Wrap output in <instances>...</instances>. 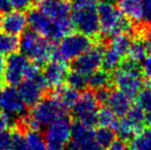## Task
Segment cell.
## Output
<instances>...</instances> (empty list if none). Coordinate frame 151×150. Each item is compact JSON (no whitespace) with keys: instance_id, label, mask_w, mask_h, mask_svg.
I'll use <instances>...</instances> for the list:
<instances>
[{"instance_id":"obj_16","label":"cell","mask_w":151,"mask_h":150,"mask_svg":"<svg viewBox=\"0 0 151 150\" xmlns=\"http://www.w3.org/2000/svg\"><path fill=\"white\" fill-rule=\"evenodd\" d=\"M27 20H28V26L33 32L47 38L50 41H56L55 23L38 8L29 10L27 14Z\"/></svg>"},{"instance_id":"obj_25","label":"cell","mask_w":151,"mask_h":150,"mask_svg":"<svg viewBox=\"0 0 151 150\" xmlns=\"http://www.w3.org/2000/svg\"><path fill=\"white\" fill-rule=\"evenodd\" d=\"M147 56L148 54L146 52V48L141 38L137 36L134 40H132L131 45L127 50V59L137 63V64H141Z\"/></svg>"},{"instance_id":"obj_44","label":"cell","mask_w":151,"mask_h":150,"mask_svg":"<svg viewBox=\"0 0 151 150\" xmlns=\"http://www.w3.org/2000/svg\"><path fill=\"white\" fill-rule=\"evenodd\" d=\"M82 1H86V0H71L72 4H75V3H79V2H82Z\"/></svg>"},{"instance_id":"obj_18","label":"cell","mask_w":151,"mask_h":150,"mask_svg":"<svg viewBox=\"0 0 151 150\" xmlns=\"http://www.w3.org/2000/svg\"><path fill=\"white\" fill-rule=\"evenodd\" d=\"M69 72V65L66 61L59 58H54L48 63H46L42 73L48 88H57L63 85Z\"/></svg>"},{"instance_id":"obj_31","label":"cell","mask_w":151,"mask_h":150,"mask_svg":"<svg viewBox=\"0 0 151 150\" xmlns=\"http://www.w3.org/2000/svg\"><path fill=\"white\" fill-rule=\"evenodd\" d=\"M88 76L82 74V73L78 72L76 70H70V72L68 73V76L66 78L68 85H70L71 88H75L77 90H86V88L88 86Z\"/></svg>"},{"instance_id":"obj_26","label":"cell","mask_w":151,"mask_h":150,"mask_svg":"<svg viewBox=\"0 0 151 150\" xmlns=\"http://www.w3.org/2000/svg\"><path fill=\"white\" fill-rule=\"evenodd\" d=\"M19 46L20 40L18 39V36L0 31V55L8 56L12 52H16Z\"/></svg>"},{"instance_id":"obj_21","label":"cell","mask_w":151,"mask_h":150,"mask_svg":"<svg viewBox=\"0 0 151 150\" xmlns=\"http://www.w3.org/2000/svg\"><path fill=\"white\" fill-rule=\"evenodd\" d=\"M142 128H140L138 126H136L129 117L127 116H122L120 117L119 120H117L115 128H114V132H115L116 136L123 141H129L137 133H139Z\"/></svg>"},{"instance_id":"obj_45","label":"cell","mask_w":151,"mask_h":150,"mask_svg":"<svg viewBox=\"0 0 151 150\" xmlns=\"http://www.w3.org/2000/svg\"><path fill=\"white\" fill-rule=\"evenodd\" d=\"M2 82H1V80H0V93H1V90H2Z\"/></svg>"},{"instance_id":"obj_28","label":"cell","mask_w":151,"mask_h":150,"mask_svg":"<svg viewBox=\"0 0 151 150\" xmlns=\"http://www.w3.org/2000/svg\"><path fill=\"white\" fill-rule=\"evenodd\" d=\"M117 116L111 109H109L106 106L99 108L97 113V124L99 126L110 128L114 130L116 123H117Z\"/></svg>"},{"instance_id":"obj_23","label":"cell","mask_w":151,"mask_h":150,"mask_svg":"<svg viewBox=\"0 0 151 150\" xmlns=\"http://www.w3.org/2000/svg\"><path fill=\"white\" fill-rule=\"evenodd\" d=\"M127 150H151V128L137 133L129 141Z\"/></svg>"},{"instance_id":"obj_43","label":"cell","mask_w":151,"mask_h":150,"mask_svg":"<svg viewBox=\"0 0 151 150\" xmlns=\"http://www.w3.org/2000/svg\"><path fill=\"white\" fill-rule=\"evenodd\" d=\"M99 1H101V2H110V3H116V2H118L119 0H99Z\"/></svg>"},{"instance_id":"obj_37","label":"cell","mask_w":151,"mask_h":150,"mask_svg":"<svg viewBox=\"0 0 151 150\" xmlns=\"http://www.w3.org/2000/svg\"><path fill=\"white\" fill-rule=\"evenodd\" d=\"M138 36L141 38V40L143 41L147 54L150 55L151 54V28L142 31L141 33H139Z\"/></svg>"},{"instance_id":"obj_9","label":"cell","mask_w":151,"mask_h":150,"mask_svg":"<svg viewBox=\"0 0 151 150\" xmlns=\"http://www.w3.org/2000/svg\"><path fill=\"white\" fill-rule=\"evenodd\" d=\"M31 61L22 52H12L5 60L3 79L8 85L18 86L26 78Z\"/></svg>"},{"instance_id":"obj_13","label":"cell","mask_w":151,"mask_h":150,"mask_svg":"<svg viewBox=\"0 0 151 150\" xmlns=\"http://www.w3.org/2000/svg\"><path fill=\"white\" fill-rule=\"evenodd\" d=\"M93 132V128L79 121L72 123L71 140L67 145V150H105L95 141Z\"/></svg>"},{"instance_id":"obj_15","label":"cell","mask_w":151,"mask_h":150,"mask_svg":"<svg viewBox=\"0 0 151 150\" xmlns=\"http://www.w3.org/2000/svg\"><path fill=\"white\" fill-rule=\"evenodd\" d=\"M37 8L54 23L71 20V0H37Z\"/></svg>"},{"instance_id":"obj_35","label":"cell","mask_w":151,"mask_h":150,"mask_svg":"<svg viewBox=\"0 0 151 150\" xmlns=\"http://www.w3.org/2000/svg\"><path fill=\"white\" fill-rule=\"evenodd\" d=\"M143 21L142 22L151 28V0H142Z\"/></svg>"},{"instance_id":"obj_1","label":"cell","mask_w":151,"mask_h":150,"mask_svg":"<svg viewBox=\"0 0 151 150\" xmlns=\"http://www.w3.org/2000/svg\"><path fill=\"white\" fill-rule=\"evenodd\" d=\"M100 33L112 38L119 34H127L133 30V24L114 3L101 2L98 4Z\"/></svg>"},{"instance_id":"obj_32","label":"cell","mask_w":151,"mask_h":150,"mask_svg":"<svg viewBox=\"0 0 151 150\" xmlns=\"http://www.w3.org/2000/svg\"><path fill=\"white\" fill-rule=\"evenodd\" d=\"M12 150H27L26 138L21 131L12 132Z\"/></svg>"},{"instance_id":"obj_6","label":"cell","mask_w":151,"mask_h":150,"mask_svg":"<svg viewBox=\"0 0 151 150\" xmlns=\"http://www.w3.org/2000/svg\"><path fill=\"white\" fill-rule=\"evenodd\" d=\"M71 119L63 113L45 128L44 138L47 143V150H64L71 140Z\"/></svg>"},{"instance_id":"obj_29","label":"cell","mask_w":151,"mask_h":150,"mask_svg":"<svg viewBox=\"0 0 151 150\" xmlns=\"http://www.w3.org/2000/svg\"><path fill=\"white\" fill-rule=\"evenodd\" d=\"M115 138L116 134L113 128L100 126L98 130H96L93 132V139H95V141L100 146L103 147L104 149H106V147L109 146V144Z\"/></svg>"},{"instance_id":"obj_30","label":"cell","mask_w":151,"mask_h":150,"mask_svg":"<svg viewBox=\"0 0 151 150\" xmlns=\"http://www.w3.org/2000/svg\"><path fill=\"white\" fill-rule=\"evenodd\" d=\"M136 105H138L146 114L151 113V79H148L146 86L142 88L136 97Z\"/></svg>"},{"instance_id":"obj_17","label":"cell","mask_w":151,"mask_h":150,"mask_svg":"<svg viewBox=\"0 0 151 150\" xmlns=\"http://www.w3.org/2000/svg\"><path fill=\"white\" fill-rule=\"evenodd\" d=\"M28 26L27 16L23 10H9L0 14V30L8 34L19 36L26 31Z\"/></svg>"},{"instance_id":"obj_24","label":"cell","mask_w":151,"mask_h":150,"mask_svg":"<svg viewBox=\"0 0 151 150\" xmlns=\"http://www.w3.org/2000/svg\"><path fill=\"white\" fill-rule=\"evenodd\" d=\"M111 82V75L108 71L104 69H99L88 75V86L91 88V90H99L102 88H108Z\"/></svg>"},{"instance_id":"obj_12","label":"cell","mask_w":151,"mask_h":150,"mask_svg":"<svg viewBox=\"0 0 151 150\" xmlns=\"http://www.w3.org/2000/svg\"><path fill=\"white\" fill-rule=\"evenodd\" d=\"M47 83L43 73L34 78H25L18 85V92L27 107H32L43 99Z\"/></svg>"},{"instance_id":"obj_19","label":"cell","mask_w":151,"mask_h":150,"mask_svg":"<svg viewBox=\"0 0 151 150\" xmlns=\"http://www.w3.org/2000/svg\"><path fill=\"white\" fill-rule=\"evenodd\" d=\"M79 95L80 94L77 90L71 88L70 85H61L56 88L52 96L58 101V103L64 110L68 111L72 110L76 101L78 100Z\"/></svg>"},{"instance_id":"obj_22","label":"cell","mask_w":151,"mask_h":150,"mask_svg":"<svg viewBox=\"0 0 151 150\" xmlns=\"http://www.w3.org/2000/svg\"><path fill=\"white\" fill-rule=\"evenodd\" d=\"M125 58L127 57L109 45L107 48H105V52H104L103 60H102V69L108 72L114 71L120 66L121 63L125 60Z\"/></svg>"},{"instance_id":"obj_4","label":"cell","mask_w":151,"mask_h":150,"mask_svg":"<svg viewBox=\"0 0 151 150\" xmlns=\"http://www.w3.org/2000/svg\"><path fill=\"white\" fill-rule=\"evenodd\" d=\"M71 20L77 32L91 38L100 34L99 14L96 0H86L72 4Z\"/></svg>"},{"instance_id":"obj_11","label":"cell","mask_w":151,"mask_h":150,"mask_svg":"<svg viewBox=\"0 0 151 150\" xmlns=\"http://www.w3.org/2000/svg\"><path fill=\"white\" fill-rule=\"evenodd\" d=\"M105 48L101 43H93V45L72 61V69L88 76L95 71L101 69Z\"/></svg>"},{"instance_id":"obj_41","label":"cell","mask_w":151,"mask_h":150,"mask_svg":"<svg viewBox=\"0 0 151 150\" xmlns=\"http://www.w3.org/2000/svg\"><path fill=\"white\" fill-rule=\"evenodd\" d=\"M4 66H5V59H4V56L0 55V75H2L3 73Z\"/></svg>"},{"instance_id":"obj_5","label":"cell","mask_w":151,"mask_h":150,"mask_svg":"<svg viewBox=\"0 0 151 150\" xmlns=\"http://www.w3.org/2000/svg\"><path fill=\"white\" fill-rule=\"evenodd\" d=\"M65 112L58 101L50 96V98H43L37 104L32 106L29 115H25L23 121L28 130L40 131L41 128H45L50 122Z\"/></svg>"},{"instance_id":"obj_40","label":"cell","mask_w":151,"mask_h":150,"mask_svg":"<svg viewBox=\"0 0 151 150\" xmlns=\"http://www.w3.org/2000/svg\"><path fill=\"white\" fill-rule=\"evenodd\" d=\"M12 4L9 0H0V14H4L12 10Z\"/></svg>"},{"instance_id":"obj_34","label":"cell","mask_w":151,"mask_h":150,"mask_svg":"<svg viewBox=\"0 0 151 150\" xmlns=\"http://www.w3.org/2000/svg\"><path fill=\"white\" fill-rule=\"evenodd\" d=\"M12 7L18 10H26L29 9L37 0H9Z\"/></svg>"},{"instance_id":"obj_14","label":"cell","mask_w":151,"mask_h":150,"mask_svg":"<svg viewBox=\"0 0 151 150\" xmlns=\"http://www.w3.org/2000/svg\"><path fill=\"white\" fill-rule=\"evenodd\" d=\"M27 106L21 98L16 86L7 85L2 88L0 93V111L10 117H24Z\"/></svg>"},{"instance_id":"obj_20","label":"cell","mask_w":151,"mask_h":150,"mask_svg":"<svg viewBox=\"0 0 151 150\" xmlns=\"http://www.w3.org/2000/svg\"><path fill=\"white\" fill-rule=\"evenodd\" d=\"M118 8L132 22L141 23L143 21L142 0H119Z\"/></svg>"},{"instance_id":"obj_39","label":"cell","mask_w":151,"mask_h":150,"mask_svg":"<svg viewBox=\"0 0 151 150\" xmlns=\"http://www.w3.org/2000/svg\"><path fill=\"white\" fill-rule=\"evenodd\" d=\"M105 150H127V142L121 139H114L111 143L109 144V146L106 147Z\"/></svg>"},{"instance_id":"obj_33","label":"cell","mask_w":151,"mask_h":150,"mask_svg":"<svg viewBox=\"0 0 151 150\" xmlns=\"http://www.w3.org/2000/svg\"><path fill=\"white\" fill-rule=\"evenodd\" d=\"M12 132L3 131L0 132V150H12Z\"/></svg>"},{"instance_id":"obj_8","label":"cell","mask_w":151,"mask_h":150,"mask_svg":"<svg viewBox=\"0 0 151 150\" xmlns=\"http://www.w3.org/2000/svg\"><path fill=\"white\" fill-rule=\"evenodd\" d=\"M99 104L100 102L93 90H83L72 108L76 121L93 128L97 124V113L100 108Z\"/></svg>"},{"instance_id":"obj_10","label":"cell","mask_w":151,"mask_h":150,"mask_svg":"<svg viewBox=\"0 0 151 150\" xmlns=\"http://www.w3.org/2000/svg\"><path fill=\"white\" fill-rule=\"evenodd\" d=\"M100 104H104L106 107L111 109L117 117L127 115L132 105V100L129 96L123 94L119 90H109L108 88H102L96 93Z\"/></svg>"},{"instance_id":"obj_3","label":"cell","mask_w":151,"mask_h":150,"mask_svg":"<svg viewBox=\"0 0 151 150\" xmlns=\"http://www.w3.org/2000/svg\"><path fill=\"white\" fill-rule=\"evenodd\" d=\"M111 82L117 90L131 99H135L143 88V74L140 64L125 58L120 66L113 71Z\"/></svg>"},{"instance_id":"obj_42","label":"cell","mask_w":151,"mask_h":150,"mask_svg":"<svg viewBox=\"0 0 151 150\" xmlns=\"http://www.w3.org/2000/svg\"><path fill=\"white\" fill-rule=\"evenodd\" d=\"M146 123L151 128V113L146 114Z\"/></svg>"},{"instance_id":"obj_2","label":"cell","mask_w":151,"mask_h":150,"mask_svg":"<svg viewBox=\"0 0 151 150\" xmlns=\"http://www.w3.org/2000/svg\"><path fill=\"white\" fill-rule=\"evenodd\" d=\"M19 48L22 54L38 66L45 65L52 60L56 50L52 41L32 30L25 31L22 34Z\"/></svg>"},{"instance_id":"obj_27","label":"cell","mask_w":151,"mask_h":150,"mask_svg":"<svg viewBox=\"0 0 151 150\" xmlns=\"http://www.w3.org/2000/svg\"><path fill=\"white\" fill-rule=\"evenodd\" d=\"M27 150H47V143L44 136L35 130H29L25 134Z\"/></svg>"},{"instance_id":"obj_38","label":"cell","mask_w":151,"mask_h":150,"mask_svg":"<svg viewBox=\"0 0 151 150\" xmlns=\"http://www.w3.org/2000/svg\"><path fill=\"white\" fill-rule=\"evenodd\" d=\"M141 72L144 77L151 79V54L148 55L141 63Z\"/></svg>"},{"instance_id":"obj_36","label":"cell","mask_w":151,"mask_h":150,"mask_svg":"<svg viewBox=\"0 0 151 150\" xmlns=\"http://www.w3.org/2000/svg\"><path fill=\"white\" fill-rule=\"evenodd\" d=\"M14 118L10 117L9 115L0 111V132L9 130L14 124Z\"/></svg>"},{"instance_id":"obj_7","label":"cell","mask_w":151,"mask_h":150,"mask_svg":"<svg viewBox=\"0 0 151 150\" xmlns=\"http://www.w3.org/2000/svg\"><path fill=\"white\" fill-rule=\"evenodd\" d=\"M95 42L91 37L86 36L80 32H72L63 37L56 47L54 58H59L64 61H73L77 57L86 52Z\"/></svg>"}]
</instances>
